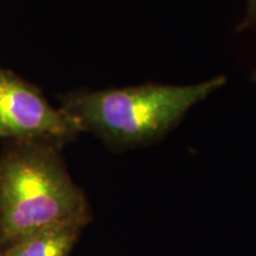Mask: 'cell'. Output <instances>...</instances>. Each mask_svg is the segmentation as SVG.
Returning a JSON list of instances; mask_svg holds the SVG:
<instances>
[{
	"label": "cell",
	"instance_id": "1",
	"mask_svg": "<svg viewBox=\"0 0 256 256\" xmlns=\"http://www.w3.org/2000/svg\"><path fill=\"white\" fill-rule=\"evenodd\" d=\"M228 82L220 75L186 86L145 83L124 88L78 89L60 95V108L116 150L150 145L165 136L192 107Z\"/></svg>",
	"mask_w": 256,
	"mask_h": 256
},
{
	"label": "cell",
	"instance_id": "2",
	"mask_svg": "<svg viewBox=\"0 0 256 256\" xmlns=\"http://www.w3.org/2000/svg\"><path fill=\"white\" fill-rule=\"evenodd\" d=\"M60 148L6 142L0 154V248L50 226L88 224L87 197L70 177Z\"/></svg>",
	"mask_w": 256,
	"mask_h": 256
},
{
	"label": "cell",
	"instance_id": "3",
	"mask_svg": "<svg viewBox=\"0 0 256 256\" xmlns=\"http://www.w3.org/2000/svg\"><path fill=\"white\" fill-rule=\"evenodd\" d=\"M81 133L78 124L50 104L40 88L0 66V140L62 147Z\"/></svg>",
	"mask_w": 256,
	"mask_h": 256
},
{
	"label": "cell",
	"instance_id": "4",
	"mask_svg": "<svg viewBox=\"0 0 256 256\" xmlns=\"http://www.w3.org/2000/svg\"><path fill=\"white\" fill-rule=\"evenodd\" d=\"M84 226L60 224L28 234L0 248V256H70Z\"/></svg>",
	"mask_w": 256,
	"mask_h": 256
},
{
	"label": "cell",
	"instance_id": "5",
	"mask_svg": "<svg viewBox=\"0 0 256 256\" xmlns=\"http://www.w3.org/2000/svg\"><path fill=\"white\" fill-rule=\"evenodd\" d=\"M247 30H256V0H247L244 16L236 26L238 32Z\"/></svg>",
	"mask_w": 256,
	"mask_h": 256
},
{
	"label": "cell",
	"instance_id": "6",
	"mask_svg": "<svg viewBox=\"0 0 256 256\" xmlns=\"http://www.w3.org/2000/svg\"><path fill=\"white\" fill-rule=\"evenodd\" d=\"M250 80H252V82H254V83H256V69L254 70V72H252Z\"/></svg>",
	"mask_w": 256,
	"mask_h": 256
}]
</instances>
